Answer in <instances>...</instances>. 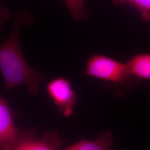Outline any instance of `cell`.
<instances>
[{"mask_svg": "<svg viewBox=\"0 0 150 150\" xmlns=\"http://www.w3.org/2000/svg\"><path fill=\"white\" fill-rule=\"evenodd\" d=\"M33 20L32 13L27 10L18 12L10 35L0 43V71L6 90L25 85L29 93L35 95L45 80L43 75L27 64L20 46V28L23 25H31Z\"/></svg>", "mask_w": 150, "mask_h": 150, "instance_id": "cell-1", "label": "cell"}, {"mask_svg": "<svg viewBox=\"0 0 150 150\" xmlns=\"http://www.w3.org/2000/svg\"><path fill=\"white\" fill-rule=\"evenodd\" d=\"M11 16V12L5 7L0 6V27L4 24Z\"/></svg>", "mask_w": 150, "mask_h": 150, "instance_id": "cell-10", "label": "cell"}, {"mask_svg": "<svg viewBox=\"0 0 150 150\" xmlns=\"http://www.w3.org/2000/svg\"><path fill=\"white\" fill-rule=\"evenodd\" d=\"M62 142L56 130L46 132L38 137L34 129L21 131L15 142L8 148L0 150H59Z\"/></svg>", "mask_w": 150, "mask_h": 150, "instance_id": "cell-4", "label": "cell"}, {"mask_svg": "<svg viewBox=\"0 0 150 150\" xmlns=\"http://www.w3.org/2000/svg\"><path fill=\"white\" fill-rule=\"evenodd\" d=\"M84 74L102 81L118 97L126 95L140 81L131 74L127 64L101 54H94L88 59Z\"/></svg>", "mask_w": 150, "mask_h": 150, "instance_id": "cell-2", "label": "cell"}, {"mask_svg": "<svg viewBox=\"0 0 150 150\" xmlns=\"http://www.w3.org/2000/svg\"><path fill=\"white\" fill-rule=\"evenodd\" d=\"M113 144L111 132L106 131L100 133L93 141L81 139L62 150H112Z\"/></svg>", "mask_w": 150, "mask_h": 150, "instance_id": "cell-6", "label": "cell"}, {"mask_svg": "<svg viewBox=\"0 0 150 150\" xmlns=\"http://www.w3.org/2000/svg\"><path fill=\"white\" fill-rule=\"evenodd\" d=\"M64 1L75 20L78 21L86 20L88 14L84 7L85 0H64Z\"/></svg>", "mask_w": 150, "mask_h": 150, "instance_id": "cell-9", "label": "cell"}, {"mask_svg": "<svg viewBox=\"0 0 150 150\" xmlns=\"http://www.w3.org/2000/svg\"><path fill=\"white\" fill-rule=\"evenodd\" d=\"M20 132L21 130L15 123L14 115L9 102L0 95V150L10 147Z\"/></svg>", "mask_w": 150, "mask_h": 150, "instance_id": "cell-5", "label": "cell"}, {"mask_svg": "<svg viewBox=\"0 0 150 150\" xmlns=\"http://www.w3.org/2000/svg\"><path fill=\"white\" fill-rule=\"evenodd\" d=\"M46 91L58 111L64 117L72 115L77 103V94L71 82L64 77H59L49 81Z\"/></svg>", "mask_w": 150, "mask_h": 150, "instance_id": "cell-3", "label": "cell"}, {"mask_svg": "<svg viewBox=\"0 0 150 150\" xmlns=\"http://www.w3.org/2000/svg\"><path fill=\"white\" fill-rule=\"evenodd\" d=\"M131 74L139 81H150V54H139L126 63Z\"/></svg>", "mask_w": 150, "mask_h": 150, "instance_id": "cell-7", "label": "cell"}, {"mask_svg": "<svg viewBox=\"0 0 150 150\" xmlns=\"http://www.w3.org/2000/svg\"><path fill=\"white\" fill-rule=\"evenodd\" d=\"M116 4H126L139 12L142 20L150 22V0H113Z\"/></svg>", "mask_w": 150, "mask_h": 150, "instance_id": "cell-8", "label": "cell"}]
</instances>
